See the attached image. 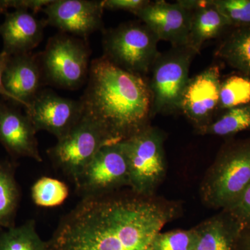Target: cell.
I'll return each mask as SVG.
<instances>
[{
	"instance_id": "cell-20",
	"label": "cell",
	"mask_w": 250,
	"mask_h": 250,
	"mask_svg": "<svg viewBox=\"0 0 250 250\" xmlns=\"http://www.w3.org/2000/svg\"><path fill=\"white\" fill-rule=\"evenodd\" d=\"M16 161L0 160V229L16 226L21 190L16 178Z\"/></svg>"
},
{
	"instance_id": "cell-31",
	"label": "cell",
	"mask_w": 250,
	"mask_h": 250,
	"mask_svg": "<svg viewBox=\"0 0 250 250\" xmlns=\"http://www.w3.org/2000/svg\"><path fill=\"white\" fill-rule=\"evenodd\" d=\"M14 7V0H0V14H6L8 9Z\"/></svg>"
},
{
	"instance_id": "cell-14",
	"label": "cell",
	"mask_w": 250,
	"mask_h": 250,
	"mask_svg": "<svg viewBox=\"0 0 250 250\" xmlns=\"http://www.w3.org/2000/svg\"><path fill=\"white\" fill-rule=\"evenodd\" d=\"M36 134L27 115L0 99V143L11 159L30 158L42 162Z\"/></svg>"
},
{
	"instance_id": "cell-8",
	"label": "cell",
	"mask_w": 250,
	"mask_h": 250,
	"mask_svg": "<svg viewBox=\"0 0 250 250\" xmlns=\"http://www.w3.org/2000/svg\"><path fill=\"white\" fill-rule=\"evenodd\" d=\"M109 144L113 143L103 130L83 114L70 132L47 149V154L54 167L75 185L99 150Z\"/></svg>"
},
{
	"instance_id": "cell-4",
	"label": "cell",
	"mask_w": 250,
	"mask_h": 250,
	"mask_svg": "<svg viewBox=\"0 0 250 250\" xmlns=\"http://www.w3.org/2000/svg\"><path fill=\"white\" fill-rule=\"evenodd\" d=\"M166 135L156 126L146 129L121 141L129 170V188L144 196L156 195L167 172L164 143Z\"/></svg>"
},
{
	"instance_id": "cell-10",
	"label": "cell",
	"mask_w": 250,
	"mask_h": 250,
	"mask_svg": "<svg viewBox=\"0 0 250 250\" xmlns=\"http://www.w3.org/2000/svg\"><path fill=\"white\" fill-rule=\"evenodd\" d=\"M24 110L36 132L47 131L57 140L70 132L83 116L80 100L63 98L49 89L41 90Z\"/></svg>"
},
{
	"instance_id": "cell-30",
	"label": "cell",
	"mask_w": 250,
	"mask_h": 250,
	"mask_svg": "<svg viewBox=\"0 0 250 250\" xmlns=\"http://www.w3.org/2000/svg\"><path fill=\"white\" fill-rule=\"evenodd\" d=\"M9 57V56L4 53V52H0V95L6 101L8 100V95L6 90H4L2 80L3 75H4V70L6 68V64H7Z\"/></svg>"
},
{
	"instance_id": "cell-22",
	"label": "cell",
	"mask_w": 250,
	"mask_h": 250,
	"mask_svg": "<svg viewBox=\"0 0 250 250\" xmlns=\"http://www.w3.org/2000/svg\"><path fill=\"white\" fill-rule=\"evenodd\" d=\"M0 250H46V241L41 239L34 220L0 231Z\"/></svg>"
},
{
	"instance_id": "cell-18",
	"label": "cell",
	"mask_w": 250,
	"mask_h": 250,
	"mask_svg": "<svg viewBox=\"0 0 250 250\" xmlns=\"http://www.w3.org/2000/svg\"><path fill=\"white\" fill-rule=\"evenodd\" d=\"M244 227L225 210L195 226L197 232L193 250H233Z\"/></svg>"
},
{
	"instance_id": "cell-6",
	"label": "cell",
	"mask_w": 250,
	"mask_h": 250,
	"mask_svg": "<svg viewBox=\"0 0 250 250\" xmlns=\"http://www.w3.org/2000/svg\"><path fill=\"white\" fill-rule=\"evenodd\" d=\"M88 41L59 33L39 54L43 82L63 89L76 90L88 80L90 63Z\"/></svg>"
},
{
	"instance_id": "cell-26",
	"label": "cell",
	"mask_w": 250,
	"mask_h": 250,
	"mask_svg": "<svg viewBox=\"0 0 250 250\" xmlns=\"http://www.w3.org/2000/svg\"><path fill=\"white\" fill-rule=\"evenodd\" d=\"M232 27L250 26V0H212Z\"/></svg>"
},
{
	"instance_id": "cell-15",
	"label": "cell",
	"mask_w": 250,
	"mask_h": 250,
	"mask_svg": "<svg viewBox=\"0 0 250 250\" xmlns=\"http://www.w3.org/2000/svg\"><path fill=\"white\" fill-rule=\"evenodd\" d=\"M2 82L7 101L27 107L44 83L39 54L29 52L10 57Z\"/></svg>"
},
{
	"instance_id": "cell-16",
	"label": "cell",
	"mask_w": 250,
	"mask_h": 250,
	"mask_svg": "<svg viewBox=\"0 0 250 250\" xmlns=\"http://www.w3.org/2000/svg\"><path fill=\"white\" fill-rule=\"evenodd\" d=\"M47 25L45 20L40 21L27 10L6 13L4 22L0 24L1 52L9 57L31 52L42 41Z\"/></svg>"
},
{
	"instance_id": "cell-29",
	"label": "cell",
	"mask_w": 250,
	"mask_h": 250,
	"mask_svg": "<svg viewBox=\"0 0 250 250\" xmlns=\"http://www.w3.org/2000/svg\"><path fill=\"white\" fill-rule=\"evenodd\" d=\"M233 250H250V226L241 230Z\"/></svg>"
},
{
	"instance_id": "cell-27",
	"label": "cell",
	"mask_w": 250,
	"mask_h": 250,
	"mask_svg": "<svg viewBox=\"0 0 250 250\" xmlns=\"http://www.w3.org/2000/svg\"><path fill=\"white\" fill-rule=\"evenodd\" d=\"M224 210L232 215L243 227L250 226V184L232 205Z\"/></svg>"
},
{
	"instance_id": "cell-2",
	"label": "cell",
	"mask_w": 250,
	"mask_h": 250,
	"mask_svg": "<svg viewBox=\"0 0 250 250\" xmlns=\"http://www.w3.org/2000/svg\"><path fill=\"white\" fill-rule=\"evenodd\" d=\"M80 100L83 114L113 143L129 139L151 125L152 98L147 77L123 70L104 57L90 62Z\"/></svg>"
},
{
	"instance_id": "cell-13",
	"label": "cell",
	"mask_w": 250,
	"mask_h": 250,
	"mask_svg": "<svg viewBox=\"0 0 250 250\" xmlns=\"http://www.w3.org/2000/svg\"><path fill=\"white\" fill-rule=\"evenodd\" d=\"M220 68L210 65L196 76L189 79L181 100L179 111L195 126V129L209 124L218 110Z\"/></svg>"
},
{
	"instance_id": "cell-3",
	"label": "cell",
	"mask_w": 250,
	"mask_h": 250,
	"mask_svg": "<svg viewBox=\"0 0 250 250\" xmlns=\"http://www.w3.org/2000/svg\"><path fill=\"white\" fill-rule=\"evenodd\" d=\"M250 184V138L225 143L200 185L204 205L224 210Z\"/></svg>"
},
{
	"instance_id": "cell-28",
	"label": "cell",
	"mask_w": 250,
	"mask_h": 250,
	"mask_svg": "<svg viewBox=\"0 0 250 250\" xmlns=\"http://www.w3.org/2000/svg\"><path fill=\"white\" fill-rule=\"evenodd\" d=\"M149 0H103L104 9L125 11L136 14L149 2Z\"/></svg>"
},
{
	"instance_id": "cell-19",
	"label": "cell",
	"mask_w": 250,
	"mask_h": 250,
	"mask_svg": "<svg viewBox=\"0 0 250 250\" xmlns=\"http://www.w3.org/2000/svg\"><path fill=\"white\" fill-rule=\"evenodd\" d=\"M215 55L250 78V26L231 28L224 35Z\"/></svg>"
},
{
	"instance_id": "cell-7",
	"label": "cell",
	"mask_w": 250,
	"mask_h": 250,
	"mask_svg": "<svg viewBox=\"0 0 250 250\" xmlns=\"http://www.w3.org/2000/svg\"><path fill=\"white\" fill-rule=\"evenodd\" d=\"M196 52L189 46L172 47L160 52L147 79L152 98V117L179 111L182 95Z\"/></svg>"
},
{
	"instance_id": "cell-12",
	"label": "cell",
	"mask_w": 250,
	"mask_h": 250,
	"mask_svg": "<svg viewBox=\"0 0 250 250\" xmlns=\"http://www.w3.org/2000/svg\"><path fill=\"white\" fill-rule=\"evenodd\" d=\"M192 10L187 0L169 3L164 0L149 1L135 16L147 25L159 41L172 47L187 45Z\"/></svg>"
},
{
	"instance_id": "cell-11",
	"label": "cell",
	"mask_w": 250,
	"mask_h": 250,
	"mask_svg": "<svg viewBox=\"0 0 250 250\" xmlns=\"http://www.w3.org/2000/svg\"><path fill=\"white\" fill-rule=\"evenodd\" d=\"M104 10L103 1L52 0L42 11L47 25L87 41L93 33L104 31Z\"/></svg>"
},
{
	"instance_id": "cell-9",
	"label": "cell",
	"mask_w": 250,
	"mask_h": 250,
	"mask_svg": "<svg viewBox=\"0 0 250 250\" xmlns=\"http://www.w3.org/2000/svg\"><path fill=\"white\" fill-rule=\"evenodd\" d=\"M127 158L122 142L104 146L75 184L82 198L100 196L129 188Z\"/></svg>"
},
{
	"instance_id": "cell-24",
	"label": "cell",
	"mask_w": 250,
	"mask_h": 250,
	"mask_svg": "<svg viewBox=\"0 0 250 250\" xmlns=\"http://www.w3.org/2000/svg\"><path fill=\"white\" fill-rule=\"evenodd\" d=\"M68 195L69 189L66 184L52 177H41L31 188V199L34 205L45 208L62 205Z\"/></svg>"
},
{
	"instance_id": "cell-1",
	"label": "cell",
	"mask_w": 250,
	"mask_h": 250,
	"mask_svg": "<svg viewBox=\"0 0 250 250\" xmlns=\"http://www.w3.org/2000/svg\"><path fill=\"white\" fill-rule=\"evenodd\" d=\"M182 209L178 202L129 188L85 197L61 219L46 250H146Z\"/></svg>"
},
{
	"instance_id": "cell-5",
	"label": "cell",
	"mask_w": 250,
	"mask_h": 250,
	"mask_svg": "<svg viewBox=\"0 0 250 250\" xmlns=\"http://www.w3.org/2000/svg\"><path fill=\"white\" fill-rule=\"evenodd\" d=\"M157 36L143 22H126L103 31V57L123 70L147 77L159 56Z\"/></svg>"
},
{
	"instance_id": "cell-17",
	"label": "cell",
	"mask_w": 250,
	"mask_h": 250,
	"mask_svg": "<svg viewBox=\"0 0 250 250\" xmlns=\"http://www.w3.org/2000/svg\"><path fill=\"white\" fill-rule=\"evenodd\" d=\"M192 10L187 45L200 54L203 44L223 36L232 28L212 0H187Z\"/></svg>"
},
{
	"instance_id": "cell-23",
	"label": "cell",
	"mask_w": 250,
	"mask_h": 250,
	"mask_svg": "<svg viewBox=\"0 0 250 250\" xmlns=\"http://www.w3.org/2000/svg\"><path fill=\"white\" fill-rule=\"evenodd\" d=\"M250 104V78L240 73L228 77L220 85L218 109L226 110Z\"/></svg>"
},
{
	"instance_id": "cell-25",
	"label": "cell",
	"mask_w": 250,
	"mask_h": 250,
	"mask_svg": "<svg viewBox=\"0 0 250 250\" xmlns=\"http://www.w3.org/2000/svg\"><path fill=\"white\" fill-rule=\"evenodd\" d=\"M195 227L190 229H174L158 233L146 250H193L196 244Z\"/></svg>"
},
{
	"instance_id": "cell-21",
	"label": "cell",
	"mask_w": 250,
	"mask_h": 250,
	"mask_svg": "<svg viewBox=\"0 0 250 250\" xmlns=\"http://www.w3.org/2000/svg\"><path fill=\"white\" fill-rule=\"evenodd\" d=\"M246 131H250V104L226 110L209 124L196 129L199 134L219 137H231Z\"/></svg>"
}]
</instances>
